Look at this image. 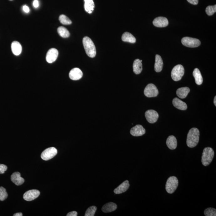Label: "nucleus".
<instances>
[{
  "label": "nucleus",
  "mask_w": 216,
  "mask_h": 216,
  "mask_svg": "<svg viewBox=\"0 0 216 216\" xmlns=\"http://www.w3.org/2000/svg\"><path fill=\"white\" fill-rule=\"evenodd\" d=\"M200 132L198 128H193L187 134V144L190 148H193L198 144L199 140Z\"/></svg>",
  "instance_id": "nucleus-1"
},
{
  "label": "nucleus",
  "mask_w": 216,
  "mask_h": 216,
  "mask_svg": "<svg viewBox=\"0 0 216 216\" xmlns=\"http://www.w3.org/2000/svg\"><path fill=\"white\" fill-rule=\"evenodd\" d=\"M83 43L87 55L91 58L95 57L96 49L92 40L88 37H85L83 38Z\"/></svg>",
  "instance_id": "nucleus-2"
},
{
  "label": "nucleus",
  "mask_w": 216,
  "mask_h": 216,
  "mask_svg": "<svg viewBox=\"0 0 216 216\" xmlns=\"http://www.w3.org/2000/svg\"><path fill=\"white\" fill-rule=\"evenodd\" d=\"M214 151L211 147H207L204 148L202 156V163L204 166L209 165L212 161L214 156Z\"/></svg>",
  "instance_id": "nucleus-3"
},
{
  "label": "nucleus",
  "mask_w": 216,
  "mask_h": 216,
  "mask_svg": "<svg viewBox=\"0 0 216 216\" xmlns=\"http://www.w3.org/2000/svg\"><path fill=\"white\" fill-rule=\"evenodd\" d=\"M178 181L176 177L171 176L167 179L165 189L167 193L172 194L177 189L178 186Z\"/></svg>",
  "instance_id": "nucleus-4"
},
{
  "label": "nucleus",
  "mask_w": 216,
  "mask_h": 216,
  "mask_svg": "<svg viewBox=\"0 0 216 216\" xmlns=\"http://www.w3.org/2000/svg\"><path fill=\"white\" fill-rule=\"evenodd\" d=\"M184 73V67L181 65H178L173 68L171 71V77L174 81H179L181 79Z\"/></svg>",
  "instance_id": "nucleus-5"
},
{
  "label": "nucleus",
  "mask_w": 216,
  "mask_h": 216,
  "mask_svg": "<svg viewBox=\"0 0 216 216\" xmlns=\"http://www.w3.org/2000/svg\"><path fill=\"white\" fill-rule=\"evenodd\" d=\"M182 43L184 46L190 48H195L201 45V43L199 40L197 38L184 37L181 40Z\"/></svg>",
  "instance_id": "nucleus-6"
},
{
  "label": "nucleus",
  "mask_w": 216,
  "mask_h": 216,
  "mask_svg": "<svg viewBox=\"0 0 216 216\" xmlns=\"http://www.w3.org/2000/svg\"><path fill=\"white\" fill-rule=\"evenodd\" d=\"M57 153V150L55 147H52L47 148L41 154L42 159L48 161L52 159Z\"/></svg>",
  "instance_id": "nucleus-7"
},
{
  "label": "nucleus",
  "mask_w": 216,
  "mask_h": 216,
  "mask_svg": "<svg viewBox=\"0 0 216 216\" xmlns=\"http://www.w3.org/2000/svg\"><path fill=\"white\" fill-rule=\"evenodd\" d=\"M144 93V95L147 97H154L158 95V91L155 85L151 83L145 87Z\"/></svg>",
  "instance_id": "nucleus-8"
},
{
  "label": "nucleus",
  "mask_w": 216,
  "mask_h": 216,
  "mask_svg": "<svg viewBox=\"0 0 216 216\" xmlns=\"http://www.w3.org/2000/svg\"><path fill=\"white\" fill-rule=\"evenodd\" d=\"M145 116L148 123H154L157 122L159 115L157 111L153 110H149L145 112Z\"/></svg>",
  "instance_id": "nucleus-9"
},
{
  "label": "nucleus",
  "mask_w": 216,
  "mask_h": 216,
  "mask_svg": "<svg viewBox=\"0 0 216 216\" xmlns=\"http://www.w3.org/2000/svg\"><path fill=\"white\" fill-rule=\"evenodd\" d=\"M40 191L38 190L33 189L27 191L23 195V198L25 201H33L39 196Z\"/></svg>",
  "instance_id": "nucleus-10"
},
{
  "label": "nucleus",
  "mask_w": 216,
  "mask_h": 216,
  "mask_svg": "<svg viewBox=\"0 0 216 216\" xmlns=\"http://www.w3.org/2000/svg\"><path fill=\"white\" fill-rule=\"evenodd\" d=\"M58 55V51L55 48H51L47 52L46 59L47 62L49 63L55 62L57 60Z\"/></svg>",
  "instance_id": "nucleus-11"
},
{
  "label": "nucleus",
  "mask_w": 216,
  "mask_h": 216,
  "mask_svg": "<svg viewBox=\"0 0 216 216\" xmlns=\"http://www.w3.org/2000/svg\"><path fill=\"white\" fill-rule=\"evenodd\" d=\"M153 24L157 28H165L168 25V21L164 17H159L156 18L153 21Z\"/></svg>",
  "instance_id": "nucleus-12"
},
{
  "label": "nucleus",
  "mask_w": 216,
  "mask_h": 216,
  "mask_svg": "<svg viewBox=\"0 0 216 216\" xmlns=\"http://www.w3.org/2000/svg\"><path fill=\"white\" fill-rule=\"evenodd\" d=\"M145 129L140 124H137L131 129L130 133L134 137L141 136L145 133Z\"/></svg>",
  "instance_id": "nucleus-13"
},
{
  "label": "nucleus",
  "mask_w": 216,
  "mask_h": 216,
  "mask_svg": "<svg viewBox=\"0 0 216 216\" xmlns=\"http://www.w3.org/2000/svg\"><path fill=\"white\" fill-rule=\"evenodd\" d=\"M83 75L82 71L78 68H73L70 71L69 74L70 78L74 81H77L81 79Z\"/></svg>",
  "instance_id": "nucleus-14"
},
{
  "label": "nucleus",
  "mask_w": 216,
  "mask_h": 216,
  "mask_svg": "<svg viewBox=\"0 0 216 216\" xmlns=\"http://www.w3.org/2000/svg\"><path fill=\"white\" fill-rule=\"evenodd\" d=\"M129 181L128 180H126L118 186L117 188L114 189V193L120 194L125 192L129 188Z\"/></svg>",
  "instance_id": "nucleus-15"
},
{
  "label": "nucleus",
  "mask_w": 216,
  "mask_h": 216,
  "mask_svg": "<svg viewBox=\"0 0 216 216\" xmlns=\"http://www.w3.org/2000/svg\"><path fill=\"white\" fill-rule=\"evenodd\" d=\"M11 180L16 185L19 186L25 182V180L21 177L19 172L14 173L11 176Z\"/></svg>",
  "instance_id": "nucleus-16"
},
{
  "label": "nucleus",
  "mask_w": 216,
  "mask_h": 216,
  "mask_svg": "<svg viewBox=\"0 0 216 216\" xmlns=\"http://www.w3.org/2000/svg\"><path fill=\"white\" fill-rule=\"evenodd\" d=\"M173 104L174 106L177 109L183 110V111L187 109V106L186 103L183 102L178 98H174L173 101Z\"/></svg>",
  "instance_id": "nucleus-17"
},
{
  "label": "nucleus",
  "mask_w": 216,
  "mask_h": 216,
  "mask_svg": "<svg viewBox=\"0 0 216 216\" xmlns=\"http://www.w3.org/2000/svg\"><path fill=\"white\" fill-rule=\"evenodd\" d=\"M11 48L13 53L16 56L20 55L22 52V46L18 41H13L11 44Z\"/></svg>",
  "instance_id": "nucleus-18"
},
{
  "label": "nucleus",
  "mask_w": 216,
  "mask_h": 216,
  "mask_svg": "<svg viewBox=\"0 0 216 216\" xmlns=\"http://www.w3.org/2000/svg\"><path fill=\"white\" fill-rule=\"evenodd\" d=\"M167 147L171 150H174L177 147V140L174 136L171 135L168 137L166 141Z\"/></svg>",
  "instance_id": "nucleus-19"
},
{
  "label": "nucleus",
  "mask_w": 216,
  "mask_h": 216,
  "mask_svg": "<svg viewBox=\"0 0 216 216\" xmlns=\"http://www.w3.org/2000/svg\"><path fill=\"white\" fill-rule=\"evenodd\" d=\"M163 63L162 58L160 55H157L155 57V62L154 64V70L156 72L158 73L163 69Z\"/></svg>",
  "instance_id": "nucleus-20"
},
{
  "label": "nucleus",
  "mask_w": 216,
  "mask_h": 216,
  "mask_svg": "<svg viewBox=\"0 0 216 216\" xmlns=\"http://www.w3.org/2000/svg\"><path fill=\"white\" fill-rule=\"evenodd\" d=\"M133 69L134 73L137 75L141 73L143 70L142 63L141 60L138 59L134 60L133 64Z\"/></svg>",
  "instance_id": "nucleus-21"
},
{
  "label": "nucleus",
  "mask_w": 216,
  "mask_h": 216,
  "mask_svg": "<svg viewBox=\"0 0 216 216\" xmlns=\"http://www.w3.org/2000/svg\"><path fill=\"white\" fill-rule=\"evenodd\" d=\"M190 91V88L188 87H182L177 90L176 93L180 98H184L187 97Z\"/></svg>",
  "instance_id": "nucleus-22"
},
{
  "label": "nucleus",
  "mask_w": 216,
  "mask_h": 216,
  "mask_svg": "<svg viewBox=\"0 0 216 216\" xmlns=\"http://www.w3.org/2000/svg\"><path fill=\"white\" fill-rule=\"evenodd\" d=\"M117 205L114 203L110 202L104 204L102 210L104 213L111 212L115 211L117 208Z\"/></svg>",
  "instance_id": "nucleus-23"
},
{
  "label": "nucleus",
  "mask_w": 216,
  "mask_h": 216,
  "mask_svg": "<svg viewBox=\"0 0 216 216\" xmlns=\"http://www.w3.org/2000/svg\"><path fill=\"white\" fill-rule=\"evenodd\" d=\"M193 76L195 78L196 83L199 85H201L203 82V78L201 72L198 68H196L194 69Z\"/></svg>",
  "instance_id": "nucleus-24"
},
{
  "label": "nucleus",
  "mask_w": 216,
  "mask_h": 216,
  "mask_svg": "<svg viewBox=\"0 0 216 216\" xmlns=\"http://www.w3.org/2000/svg\"><path fill=\"white\" fill-rule=\"evenodd\" d=\"M122 40L124 42L131 43H134L136 41V39L134 36L128 32H125L123 34Z\"/></svg>",
  "instance_id": "nucleus-25"
},
{
  "label": "nucleus",
  "mask_w": 216,
  "mask_h": 216,
  "mask_svg": "<svg viewBox=\"0 0 216 216\" xmlns=\"http://www.w3.org/2000/svg\"><path fill=\"white\" fill-rule=\"evenodd\" d=\"M85 1V9L88 13L91 14L93 11L94 4L93 0H84Z\"/></svg>",
  "instance_id": "nucleus-26"
},
{
  "label": "nucleus",
  "mask_w": 216,
  "mask_h": 216,
  "mask_svg": "<svg viewBox=\"0 0 216 216\" xmlns=\"http://www.w3.org/2000/svg\"><path fill=\"white\" fill-rule=\"evenodd\" d=\"M57 32L60 36L63 38H68L69 37L70 33L65 27H59L57 29Z\"/></svg>",
  "instance_id": "nucleus-27"
},
{
  "label": "nucleus",
  "mask_w": 216,
  "mask_h": 216,
  "mask_svg": "<svg viewBox=\"0 0 216 216\" xmlns=\"http://www.w3.org/2000/svg\"><path fill=\"white\" fill-rule=\"evenodd\" d=\"M59 20L60 22L63 25H69L72 23V21L69 19L68 17L64 15H62L60 16Z\"/></svg>",
  "instance_id": "nucleus-28"
},
{
  "label": "nucleus",
  "mask_w": 216,
  "mask_h": 216,
  "mask_svg": "<svg viewBox=\"0 0 216 216\" xmlns=\"http://www.w3.org/2000/svg\"><path fill=\"white\" fill-rule=\"evenodd\" d=\"M8 196V194L6 189L3 187H0V201H5Z\"/></svg>",
  "instance_id": "nucleus-29"
},
{
  "label": "nucleus",
  "mask_w": 216,
  "mask_h": 216,
  "mask_svg": "<svg viewBox=\"0 0 216 216\" xmlns=\"http://www.w3.org/2000/svg\"><path fill=\"white\" fill-rule=\"evenodd\" d=\"M97 209V207L93 206L89 207L85 213V216H94Z\"/></svg>",
  "instance_id": "nucleus-30"
},
{
  "label": "nucleus",
  "mask_w": 216,
  "mask_h": 216,
  "mask_svg": "<svg viewBox=\"0 0 216 216\" xmlns=\"http://www.w3.org/2000/svg\"><path fill=\"white\" fill-rule=\"evenodd\" d=\"M206 13L208 16H212L216 12V5L208 6L206 8Z\"/></svg>",
  "instance_id": "nucleus-31"
},
{
  "label": "nucleus",
  "mask_w": 216,
  "mask_h": 216,
  "mask_svg": "<svg viewBox=\"0 0 216 216\" xmlns=\"http://www.w3.org/2000/svg\"><path fill=\"white\" fill-rule=\"evenodd\" d=\"M204 214L206 216H216V209L213 208H208L204 211Z\"/></svg>",
  "instance_id": "nucleus-32"
},
{
  "label": "nucleus",
  "mask_w": 216,
  "mask_h": 216,
  "mask_svg": "<svg viewBox=\"0 0 216 216\" xmlns=\"http://www.w3.org/2000/svg\"><path fill=\"white\" fill-rule=\"evenodd\" d=\"M8 169V167L5 164H0V174H3Z\"/></svg>",
  "instance_id": "nucleus-33"
},
{
  "label": "nucleus",
  "mask_w": 216,
  "mask_h": 216,
  "mask_svg": "<svg viewBox=\"0 0 216 216\" xmlns=\"http://www.w3.org/2000/svg\"><path fill=\"white\" fill-rule=\"evenodd\" d=\"M187 1L193 5H197L198 3V0H187Z\"/></svg>",
  "instance_id": "nucleus-34"
},
{
  "label": "nucleus",
  "mask_w": 216,
  "mask_h": 216,
  "mask_svg": "<svg viewBox=\"0 0 216 216\" xmlns=\"http://www.w3.org/2000/svg\"><path fill=\"white\" fill-rule=\"evenodd\" d=\"M67 216H77V213L76 211H73L67 214Z\"/></svg>",
  "instance_id": "nucleus-35"
},
{
  "label": "nucleus",
  "mask_w": 216,
  "mask_h": 216,
  "mask_svg": "<svg viewBox=\"0 0 216 216\" xmlns=\"http://www.w3.org/2000/svg\"><path fill=\"white\" fill-rule=\"evenodd\" d=\"M33 5L34 8H38V6H39V3H38V0H35L33 3Z\"/></svg>",
  "instance_id": "nucleus-36"
},
{
  "label": "nucleus",
  "mask_w": 216,
  "mask_h": 216,
  "mask_svg": "<svg viewBox=\"0 0 216 216\" xmlns=\"http://www.w3.org/2000/svg\"><path fill=\"white\" fill-rule=\"evenodd\" d=\"M23 10L24 12L26 13H29L30 11L29 8L27 5H24L23 7Z\"/></svg>",
  "instance_id": "nucleus-37"
},
{
  "label": "nucleus",
  "mask_w": 216,
  "mask_h": 216,
  "mask_svg": "<svg viewBox=\"0 0 216 216\" xmlns=\"http://www.w3.org/2000/svg\"><path fill=\"white\" fill-rule=\"evenodd\" d=\"M14 216H22L23 214L21 213H17L14 214Z\"/></svg>",
  "instance_id": "nucleus-38"
},
{
  "label": "nucleus",
  "mask_w": 216,
  "mask_h": 216,
  "mask_svg": "<svg viewBox=\"0 0 216 216\" xmlns=\"http://www.w3.org/2000/svg\"><path fill=\"white\" fill-rule=\"evenodd\" d=\"M216 97L215 96L214 97V105H215V106H216Z\"/></svg>",
  "instance_id": "nucleus-39"
},
{
  "label": "nucleus",
  "mask_w": 216,
  "mask_h": 216,
  "mask_svg": "<svg viewBox=\"0 0 216 216\" xmlns=\"http://www.w3.org/2000/svg\"><path fill=\"white\" fill-rule=\"evenodd\" d=\"M10 1H13V0H10Z\"/></svg>",
  "instance_id": "nucleus-40"
}]
</instances>
